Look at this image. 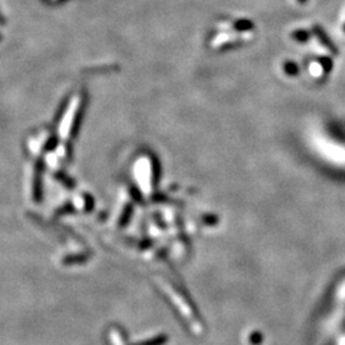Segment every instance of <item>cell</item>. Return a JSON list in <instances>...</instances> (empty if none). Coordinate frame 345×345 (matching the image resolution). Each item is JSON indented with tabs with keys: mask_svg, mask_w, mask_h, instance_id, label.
<instances>
[{
	"mask_svg": "<svg viewBox=\"0 0 345 345\" xmlns=\"http://www.w3.org/2000/svg\"><path fill=\"white\" fill-rule=\"evenodd\" d=\"M284 69H285V73L289 74V76H297L299 73L298 65L293 62H286L284 64Z\"/></svg>",
	"mask_w": 345,
	"mask_h": 345,
	"instance_id": "2",
	"label": "cell"
},
{
	"mask_svg": "<svg viewBox=\"0 0 345 345\" xmlns=\"http://www.w3.org/2000/svg\"><path fill=\"white\" fill-rule=\"evenodd\" d=\"M313 32H315V35L317 36V38L320 40V42H321V44L324 45L326 49H329V50H330L333 54H338V47L335 46L333 42H331V40L329 38V36L326 35V32L322 30L321 27L320 26L313 27Z\"/></svg>",
	"mask_w": 345,
	"mask_h": 345,
	"instance_id": "1",
	"label": "cell"
},
{
	"mask_svg": "<svg viewBox=\"0 0 345 345\" xmlns=\"http://www.w3.org/2000/svg\"><path fill=\"white\" fill-rule=\"evenodd\" d=\"M344 30H345V26H344Z\"/></svg>",
	"mask_w": 345,
	"mask_h": 345,
	"instance_id": "5",
	"label": "cell"
},
{
	"mask_svg": "<svg viewBox=\"0 0 345 345\" xmlns=\"http://www.w3.org/2000/svg\"><path fill=\"white\" fill-rule=\"evenodd\" d=\"M298 1H299V3H301V4H306V3H307V0H298Z\"/></svg>",
	"mask_w": 345,
	"mask_h": 345,
	"instance_id": "4",
	"label": "cell"
},
{
	"mask_svg": "<svg viewBox=\"0 0 345 345\" xmlns=\"http://www.w3.org/2000/svg\"><path fill=\"white\" fill-rule=\"evenodd\" d=\"M293 37L297 38V41L299 42H306L304 40L308 38V33L304 32V31H297V32L293 33Z\"/></svg>",
	"mask_w": 345,
	"mask_h": 345,
	"instance_id": "3",
	"label": "cell"
}]
</instances>
